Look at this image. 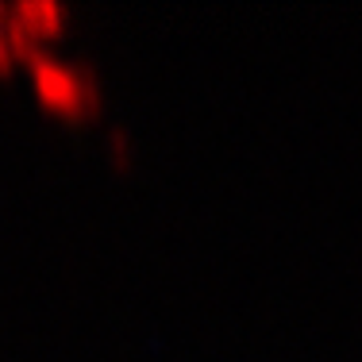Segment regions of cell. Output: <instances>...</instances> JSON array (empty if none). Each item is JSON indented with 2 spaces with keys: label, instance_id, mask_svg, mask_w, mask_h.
I'll return each mask as SVG.
<instances>
[{
  "label": "cell",
  "instance_id": "cell-2",
  "mask_svg": "<svg viewBox=\"0 0 362 362\" xmlns=\"http://www.w3.org/2000/svg\"><path fill=\"white\" fill-rule=\"evenodd\" d=\"M12 16L31 39V47H58L74 28L70 0H12Z\"/></svg>",
  "mask_w": 362,
  "mask_h": 362
},
{
  "label": "cell",
  "instance_id": "cell-3",
  "mask_svg": "<svg viewBox=\"0 0 362 362\" xmlns=\"http://www.w3.org/2000/svg\"><path fill=\"white\" fill-rule=\"evenodd\" d=\"M39 47H31V39L23 35V28L12 16V0H0V74H20L23 62L35 54Z\"/></svg>",
  "mask_w": 362,
  "mask_h": 362
},
{
  "label": "cell",
  "instance_id": "cell-4",
  "mask_svg": "<svg viewBox=\"0 0 362 362\" xmlns=\"http://www.w3.org/2000/svg\"><path fill=\"white\" fill-rule=\"evenodd\" d=\"M100 146H105L112 166H132L135 154H139V139H135V132L127 124H119V119L105 124V132H100Z\"/></svg>",
  "mask_w": 362,
  "mask_h": 362
},
{
  "label": "cell",
  "instance_id": "cell-1",
  "mask_svg": "<svg viewBox=\"0 0 362 362\" xmlns=\"http://www.w3.org/2000/svg\"><path fill=\"white\" fill-rule=\"evenodd\" d=\"M20 77L28 81V93L35 97L39 108H47L50 116L74 119H97L105 108V77H100L97 62L85 58L81 50H70L66 42L58 47H39L35 54L23 62Z\"/></svg>",
  "mask_w": 362,
  "mask_h": 362
}]
</instances>
